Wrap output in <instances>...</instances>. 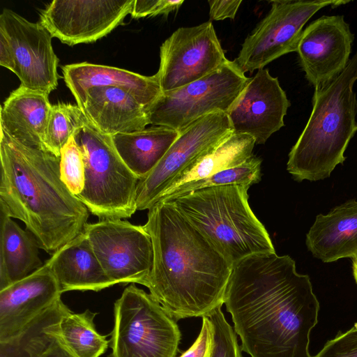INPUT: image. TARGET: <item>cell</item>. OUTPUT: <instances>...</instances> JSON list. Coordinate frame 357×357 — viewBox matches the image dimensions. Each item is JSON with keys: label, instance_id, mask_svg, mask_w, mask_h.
I'll return each instance as SVG.
<instances>
[{"label": "cell", "instance_id": "1", "mask_svg": "<svg viewBox=\"0 0 357 357\" xmlns=\"http://www.w3.org/2000/svg\"><path fill=\"white\" fill-rule=\"evenodd\" d=\"M224 303L251 357H314L310 335L319 303L289 256L256 254L234 264Z\"/></svg>", "mask_w": 357, "mask_h": 357}, {"label": "cell", "instance_id": "2", "mask_svg": "<svg viewBox=\"0 0 357 357\" xmlns=\"http://www.w3.org/2000/svg\"><path fill=\"white\" fill-rule=\"evenodd\" d=\"M153 267L145 287L175 320L224 304L232 265L167 201L148 209Z\"/></svg>", "mask_w": 357, "mask_h": 357}, {"label": "cell", "instance_id": "3", "mask_svg": "<svg viewBox=\"0 0 357 357\" xmlns=\"http://www.w3.org/2000/svg\"><path fill=\"white\" fill-rule=\"evenodd\" d=\"M0 211L22 220L40 249L54 253L79 234L89 210L61 179L60 157L1 129Z\"/></svg>", "mask_w": 357, "mask_h": 357}, {"label": "cell", "instance_id": "4", "mask_svg": "<svg viewBox=\"0 0 357 357\" xmlns=\"http://www.w3.org/2000/svg\"><path fill=\"white\" fill-rule=\"evenodd\" d=\"M356 80L357 51L337 78L314 89L309 120L289 153L287 169L297 181L326 178L345 160L357 132Z\"/></svg>", "mask_w": 357, "mask_h": 357}, {"label": "cell", "instance_id": "5", "mask_svg": "<svg viewBox=\"0 0 357 357\" xmlns=\"http://www.w3.org/2000/svg\"><path fill=\"white\" fill-rule=\"evenodd\" d=\"M246 185L201 188L166 200L233 266L252 255L275 252L248 203Z\"/></svg>", "mask_w": 357, "mask_h": 357}, {"label": "cell", "instance_id": "6", "mask_svg": "<svg viewBox=\"0 0 357 357\" xmlns=\"http://www.w3.org/2000/svg\"><path fill=\"white\" fill-rule=\"evenodd\" d=\"M74 138L82 153L86 176L77 199L99 220L130 218L137 211L139 179L121 158L112 136L100 131L84 115Z\"/></svg>", "mask_w": 357, "mask_h": 357}, {"label": "cell", "instance_id": "7", "mask_svg": "<svg viewBox=\"0 0 357 357\" xmlns=\"http://www.w3.org/2000/svg\"><path fill=\"white\" fill-rule=\"evenodd\" d=\"M108 357H175L181 334L176 320L134 284L114 305Z\"/></svg>", "mask_w": 357, "mask_h": 357}, {"label": "cell", "instance_id": "8", "mask_svg": "<svg viewBox=\"0 0 357 357\" xmlns=\"http://www.w3.org/2000/svg\"><path fill=\"white\" fill-rule=\"evenodd\" d=\"M250 78L235 62L227 60L207 76L185 86L162 92L145 107L149 124L181 131L193 122L234 106Z\"/></svg>", "mask_w": 357, "mask_h": 357}, {"label": "cell", "instance_id": "9", "mask_svg": "<svg viewBox=\"0 0 357 357\" xmlns=\"http://www.w3.org/2000/svg\"><path fill=\"white\" fill-rule=\"evenodd\" d=\"M234 132L225 112L204 116L180 131L157 166L136 188L137 211L149 209L162 195Z\"/></svg>", "mask_w": 357, "mask_h": 357}, {"label": "cell", "instance_id": "10", "mask_svg": "<svg viewBox=\"0 0 357 357\" xmlns=\"http://www.w3.org/2000/svg\"><path fill=\"white\" fill-rule=\"evenodd\" d=\"M350 1L275 0L266 16L242 44L234 60L243 73H252L275 59L296 52L306 22L324 7L346 4Z\"/></svg>", "mask_w": 357, "mask_h": 357}, {"label": "cell", "instance_id": "11", "mask_svg": "<svg viewBox=\"0 0 357 357\" xmlns=\"http://www.w3.org/2000/svg\"><path fill=\"white\" fill-rule=\"evenodd\" d=\"M83 231L105 273L115 284L146 285L153 267V252L144 225L105 219L87 223Z\"/></svg>", "mask_w": 357, "mask_h": 357}, {"label": "cell", "instance_id": "12", "mask_svg": "<svg viewBox=\"0 0 357 357\" xmlns=\"http://www.w3.org/2000/svg\"><path fill=\"white\" fill-rule=\"evenodd\" d=\"M160 59L155 75L162 92L204 77L227 60L211 21L176 29L161 45Z\"/></svg>", "mask_w": 357, "mask_h": 357}, {"label": "cell", "instance_id": "13", "mask_svg": "<svg viewBox=\"0 0 357 357\" xmlns=\"http://www.w3.org/2000/svg\"><path fill=\"white\" fill-rule=\"evenodd\" d=\"M134 0H54L40 13V23L70 46L105 36L130 13Z\"/></svg>", "mask_w": 357, "mask_h": 357}, {"label": "cell", "instance_id": "14", "mask_svg": "<svg viewBox=\"0 0 357 357\" xmlns=\"http://www.w3.org/2000/svg\"><path fill=\"white\" fill-rule=\"evenodd\" d=\"M0 32L9 41L14 55L15 73L21 86L48 95L58 85L59 59L52 36L40 23L31 22L4 8L0 15Z\"/></svg>", "mask_w": 357, "mask_h": 357}, {"label": "cell", "instance_id": "15", "mask_svg": "<svg viewBox=\"0 0 357 357\" xmlns=\"http://www.w3.org/2000/svg\"><path fill=\"white\" fill-rule=\"evenodd\" d=\"M354 36L343 15H324L303 31L297 53L305 78L320 89L346 68Z\"/></svg>", "mask_w": 357, "mask_h": 357}, {"label": "cell", "instance_id": "16", "mask_svg": "<svg viewBox=\"0 0 357 357\" xmlns=\"http://www.w3.org/2000/svg\"><path fill=\"white\" fill-rule=\"evenodd\" d=\"M289 106L278 79L261 68L250 78L227 115L234 132L249 135L256 144H263L284 126Z\"/></svg>", "mask_w": 357, "mask_h": 357}, {"label": "cell", "instance_id": "17", "mask_svg": "<svg viewBox=\"0 0 357 357\" xmlns=\"http://www.w3.org/2000/svg\"><path fill=\"white\" fill-rule=\"evenodd\" d=\"M63 294L48 264L0 290V343L17 337Z\"/></svg>", "mask_w": 357, "mask_h": 357}, {"label": "cell", "instance_id": "18", "mask_svg": "<svg viewBox=\"0 0 357 357\" xmlns=\"http://www.w3.org/2000/svg\"><path fill=\"white\" fill-rule=\"evenodd\" d=\"M63 79L77 105L82 109L86 94L93 87L116 86L130 93L146 107L162 93L155 74L144 76L125 69L82 62L63 66Z\"/></svg>", "mask_w": 357, "mask_h": 357}, {"label": "cell", "instance_id": "19", "mask_svg": "<svg viewBox=\"0 0 357 357\" xmlns=\"http://www.w3.org/2000/svg\"><path fill=\"white\" fill-rule=\"evenodd\" d=\"M82 110L95 127L110 136L142 130L149 124L145 107L119 87L91 88Z\"/></svg>", "mask_w": 357, "mask_h": 357}, {"label": "cell", "instance_id": "20", "mask_svg": "<svg viewBox=\"0 0 357 357\" xmlns=\"http://www.w3.org/2000/svg\"><path fill=\"white\" fill-rule=\"evenodd\" d=\"M305 243L312 255L325 263L357 257V200L317 215Z\"/></svg>", "mask_w": 357, "mask_h": 357}, {"label": "cell", "instance_id": "21", "mask_svg": "<svg viewBox=\"0 0 357 357\" xmlns=\"http://www.w3.org/2000/svg\"><path fill=\"white\" fill-rule=\"evenodd\" d=\"M46 263L63 293L98 291L115 284L105 273L84 231L54 252Z\"/></svg>", "mask_w": 357, "mask_h": 357}, {"label": "cell", "instance_id": "22", "mask_svg": "<svg viewBox=\"0 0 357 357\" xmlns=\"http://www.w3.org/2000/svg\"><path fill=\"white\" fill-rule=\"evenodd\" d=\"M52 105L48 94L20 85L1 106V129L24 145L45 149L43 137Z\"/></svg>", "mask_w": 357, "mask_h": 357}, {"label": "cell", "instance_id": "23", "mask_svg": "<svg viewBox=\"0 0 357 357\" xmlns=\"http://www.w3.org/2000/svg\"><path fill=\"white\" fill-rule=\"evenodd\" d=\"M180 131L165 126L112 136L114 147L126 166L139 179L160 162L179 136Z\"/></svg>", "mask_w": 357, "mask_h": 357}, {"label": "cell", "instance_id": "24", "mask_svg": "<svg viewBox=\"0 0 357 357\" xmlns=\"http://www.w3.org/2000/svg\"><path fill=\"white\" fill-rule=\"evenodd\" d=\"M0 290L41 267L40 248L34 236L22 229L12 218L0 213Z\"/></svg>", "mask_w": 357, "mask_h": 357}, {"label": "cell", "instance_id": "25", "mask_svg": "<svg viewBox=\"0 0 357 357\" xmlns=\"http://www.w3.org/2000/svg\"><path fill=\"white\" fill-rule=\"evenodd\" d=\"M96 314L89 310L82 313L70 310L60 319L57 336L73 357H100L109 346L107 336L100 334L96 328Z\"/></svg>", "mask_w": 357, "mask_h": 357}, {"label": "cell", "instance_id": "26", "mask_svg": "<svg viewBox=\"0 0 357 357\" xmlns=\"http://www.w3.org/2000/svg\"><path fill=\"white\" fill-rule=\"evenodd\" d=\"M255 144V140L252 136L234 132L186 173L174 187L241 165L253 155L252 151Z\"/></svg>", "mask_w": 357, "mask_h": 357}, {"label": "cell", "instance_id": "27", "mask_svg": "<svg viewBox=\"0 0 357 357\" xmlns=\"http://www.w3.org/2000/svg\"><path fill=\"white\" fill-rule=\"evenodd\" d=\"M261 158L253 155L241 165L218 172L206 178L183 183L172 188L165 192L158 202L170 200L207 187L228 185L251 186L261 180Z\"/></svg>", "mask_w": 357, "mask_h": 357}, {"label": "cell", "instance_id": "28", "mask_svg": "<svg viewBox=\"0 0 357 357\" xmlns=\"http://www.w3.org/2000/svg\"><path fill=\"white\" fill-rule=\"evenodd\" d=\"M84 119L77 105L61 102L52 105L43 137L45 149L60 157L61 149L81 127Z\"/></svg>", "mask_w": 357, "mask_h": 357}, {"label": "cell", "instance_id": "29", "mask_svg": "<svg viewBox=\"0 0 357 357\" xmlns=\"http://www.w3.org/2000/svg\"><path fill=\"white\" fill-rule=\"evenodd\" d=\"M59 167L61 179L70 192L75 196L79 195L85 185V165L74 136L61 149Z\"/></svg>", "mask_w": 357, "mask_h": 357}, {"label": "cell", "instance_id": "30", "mask_svg": "<svg viewBox=\"0 0 357 357\" xmlns=\"http://www.w3.org/2000/svg\"><path fill=\"white\" fill-rule=\"evenodd\" d=\"M219 307L207 317L214 328V345L212 357H243L236 333L226 320Z\"/></svg>", "mask_w": 357, "mask_h": 357}, {"label": "cell", "instance_id": "31", "mask_svg": "<svg viewBox=\"0 0 357 357\" xmlns=\"http://www.w3.org/2000/svg\"><path fill=\"white\" fill-rule=\"evenodd\" d=\"M314 357H357V323L347 332L339 333L327 342Z\"/></svg>", "mask_w": 357, "mask_h": 357}, {"label": "cell", "instance_id": "32", "mask_svg": "<svg viewBox=\"0 0 357 357\" xmlns=\"http://www.w3.org/2000/svg\"><path fill=\"white\" fill-rule=\"evenodd\" d=\"M183 3V0H134L130 14L135 19L158 15L167 16L177 10Z\"/></svg>", "mask_w": 357, "mask_h": 357}, {"label": "cell", "instance_id": "33", "mask_svg": "<svg viewBox=\"0 0 357 357\" xmlns=\"http://www.w3.org/2000/svg\"><path fill=\"white\" fill-rule=\"evenodd\" d=\"M213 345V326L209 318L204 316L198 337L190 347L178 357H212Z\"/></svg>", "mask_w": 357, "mask_h": 357}, {"label": "cell", "instance_id": "34", "mask_svg": "<svg viewBox=\"0 0 357 357\" xmlns=\"http://www.w3.org/2000/svg\"><path fill=\"white\" fill-rule=\"evenodd\" d=\"M211 20H222L227 18L234 19L241 0L208 1Z\"/></svg>", "mask_w": 357, "mask_h": 357}, {"label": "cell", "instance_id": "35", "mask_svg": "<svg viewBox=\"0 0 357 357\" xmlns=\"http://www.w3.org/2000/svg\"><path fill=\"white\" fill-rule=\"evenodd\" d=\"M0 65L13 73L15 59L12 47L6 36L0 32Z\"/></svg>", "mask_w": 357, "mask_h": 357}, {"label": "cell", "instance_id": "36", "mask_svg": "<svg viewBox=\"0 0 357 357\" xmlns=\"http://www.w3.org/2000/svg\"><path fill=\"white\" fill-rule=\"evenodd\" d=\"M352 263L354 277L357 284V257L352 259Z\"/></svg>", "mask_w": 357, "mask_h": 357}]
</instances>
